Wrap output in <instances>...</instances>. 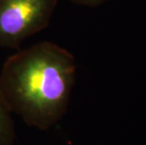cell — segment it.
I'll use <instances>...</instances> for the list:
<instances>
[{
    "label": "cell",
    "instance_id": "1",
    "mask_svg": "<svg viewBox=\"0 0 146 145\" xmlns=\"http://www.w3.org/2000/svg\"><path fill=\"white\" fill-rule=\"evenodd\" d=\"M76 76L73 54L41 42L8 58L0 72V92L12 114L29 126L48 130L66 113Z\"/></svg>",
    "mask_w": 146,
    "mask_h": 145
},
{
    "label": "cell",
    "instance_id": "2",
    "mask_svg": "<svg viewBox=\"0 0 146 145\" xmlns=\"http://www.w3.org/2000/svg\"><path fill=\"white\" fill-rule=\"evenodd\" d=\"M58 0H0V47L19 48L48 26Z\"/></svg>",
    "mask_w": 146,
    "mask_h": 145
},
{
    "label": "cell",
    "instance_id": "3",
    "mask_svg": "<svg viewBox=\"0 0 146 145\" xmlns=\"http://www.w3.org/2000/svg\"><path fill=\"white\" fill-rule=\"evenodd\" d=\"M16 138L12 113L0 92V145H12Z\"/></svg>",
    "mask_w": 146,
    "mask_h": 145
},
{
    "label": "cell",
    "instance_id": "4",
    "mask_svg": "<svg viewBox=\"0 0 146 145\" xmlns=\"http://www.w3.org/2000/svg\"><path fill=\"white\" fill-rule=\"evenodd\" d=\"M73 4L82 6V7H89V8H96L99 6L103 5L108 0H68Z\"/></svg>",
    "mask_w": 146,
    "mask_h": 145
}]
</instances>
